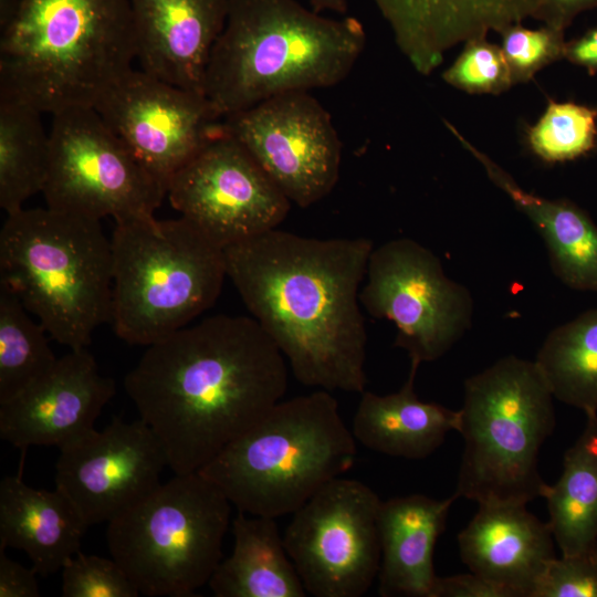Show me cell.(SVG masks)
I'll return each instance as SVG.
<instances>
[{"label": "cell", "mask_w": 597, "mask_h": 597, "mask_svg": "<svg viewBox=\"0 0 597 597\" xmlns=\"http://www.w3.org/2000/svg\"><path fill=\"white\" fill-rule=\"evenodd\" d=\"M554 396L534 360L509 355L464 381V440L454 495L480 504H527L546 484L538 453L553 432Z\"/></svg>", "instance_id": "cell-8"}, {"label": "cell", "mask_w": 597, "mask_h": 597, "mask_svg": "<svg viewBox=\"0 0 597 597\" xmlns=\"http://www.w3.org/2000/svg\"><path fill=\"white\" fill-rule=\"evenodd\" d=\"M124 388L175 474L198 472L282 400L285 358L252 316L213 315L147 346Z\"/></svg>", "instance_id": "cell-1"}, {"label": "cell", "mask_w": 597, "mask_h": 597, "mask_svg": "<svg viewBox=\"0 0 597 597\" xmlns=\"http://www.w3.org/2000/svg\"><path fill=\"white\" fill-rule=\"evenodd\" d=\"M381 500L365 483L338 476L293 514L283 541L307 594L360 597L378 576Z\"/></svg>", "instance_id": "cell-12"}, {"label": "cell", "mask_w": 597, "mask_h": 597, "mask_svg": "<svg viewBox=\"0 0 597 597\" xmlns=\"http://www.w3.org/2000/svg\"><path fill=\"white\" fill-rule=\"evenodd\" d=\"M88 525L59 489L38 490L21 474L0 482V547L23 551L38 575L62 569L81 547Z\"/></svg>", "instance_id": "cell-22"}, {"label": "cell", "mask_w": 597, "mask_h": 597, "mask_svg": "<svg viewBox=\"0 0 597 597\" xmlns=\"http://www.w3.org/2000/svg\"><path fill=\"white\" fill-rule=\"evenodd\" d=\"M231 502L199 472L175 474L108 522L111 556L139 594L190 597L222 559Z\"/></svg>", "instance_id": "cell-9"}, {"label": "cell", "mask_w": 597, "mask_h": 597, "mask_svg": "<svg viewBox=\"0 0 597 597\" xmlns=\"http://www.w3.org/2000/svg\"><path fill=\"white\" fill-rule=\"evenodd\" d=\"M500 34L513 84L526 83L543 67L564 59L565 30L545 24L528 29L516 23Z\"/></svg>", "instance_id": "cell-32"}, {"label": "cell", "mask_w": 597, "mask_h": 597, "mask_svg": "<svg viewBox=\"0 0 597 597\" xmlns=\"http://www.w3.org/2000/svg\"><path fill=\"white\" fill-rule=\"evenodd\" d=\"M115 390L87 348L70 349L49 373L0 402V437L23 451L31 446L61 449L95 429Z\"/></svg>", "instance_id": "cell-17"}, {"label": "cell", "mask_w": 597, "mask_h": 597, "mask_svg": "<svg viewBox=\"0 0 597 597\" xmlns=\"http://www.w3.org/2000/svg\"><path fill=\"white\" fill-rule=\"evenodd\" d=\"M233 548L208 585L217 597H305L298 573L275 519L238 512L232 521Z\"/></svg>", "instance_id": "cell-25"}, {"label": "cell", "mask_w": 597, "mask_h": 597, "mask_svg": "<svg viewBox=\"0 0 597 597\" xmlns=\"http://www.w3.org/2000/svg\"><path fill=\"white\" fill-rule=\"evenodd\" d=\"M448 128L479 160L488 177L513 201L542 235L554 274L568 287L597 292V224L585 210L566 199H548L524 190L486 154Z\"/></svg>", "instance_id": "cell-23"}, {"label": "cell", "mask_w": 597, "mask_h": 597, "mask_svg": "<svg viewBox=\"0 0 597 597\" xmlns=\"http://www.w3.org/2000/svg\"><path fill=\"white\" fill-rule=\"evenodd\" d=\"M359 300L375 318L396 327L395 346L410 362H433L443 356L470 328V291L449 279L439 258L409 238L374 248L368 259Z\"/></svg>", "instance_id": "cell-11"}, {"label": "cell", "mask_w": 597, "mask_h": 597, "mask_svg": "<svg viewBox=\"0 0 597 597\" xmlns=\"http://www.w3.org/2000/svg\"><path fill=\"white\" fill-rule=\"evenodd\" d=\"M531 150L543 161L563 163L589 153L597 140V108L574 102L549 101L527 129Z\"/></svg>", "instance_id": "cell-30"}, {"label": "cell", "mask_w": 597, "mask_h": 597, "mask_svg": "<svg viewBox=\"0 0 597 597\" xmlns=\"http://www.w3.org/2000/svg\"><path fill=\"white\" fill-rule=\"evenodd\" d=\"M310 7L315 12L332 11L345 14L348 10L347 0H310Z\"/></svg>", "instance_id": "cell-39"}, {"label": "cell", "mask_w": 597, "mask_h": 597, "mask_svg": "<svg viewBox=\"0 0 597 597\" xmlns=\"http://www.w3.org/2000/svg\"><path fill=\"white\" fill-rule=\"evenodd\" d=\"M356 454L336 399L317 389L277 402L198 472L239 512L276 519L350 470Z\"/></svg>", "instance_id": "cell-6"}, {"label": "cell", "mask_w": 597, "mask_h": 597, "mask_svg": "<svg viewBox=\"0 0 597 597\" xmlns=\"http://www.w3.org/2000/svg\"><path fill=\"white\" fill-rule=\"evenodd\" d=\"M418 367V363L410 362L408 379L397 392H362L352 432L367 449L421 460L434 452L450 431L459 430L460 410L418 398L415 391Z\"/></svg>", "instance_id": "cell-24"}, {"label": "cell", "mask_w": 597, "mask_h": 597, "mask_svg": "<svg viewBox=\"0 0 597 597\" xmlns=\"http://www.w3.org/2000/svg\"><path fill=\"white\" fill-rule=\"evenodd\" d=\"M167 197L222 249L276 229L292 203L224 130L172 176Z\"/></svg>", "instance_id": "cell-14"}, {"label": "cell", "mask_w": 597, "mask_h": 597, "mask_svg": "<svg viewBox=\"0 0 597 597\" xmlns=\"http://www.w3.org/2000/svg\"><path fill=\"white\" fill-rule=\"evenodd\" d=\"M135 157L167 188L172 176L223 133L210 100L132 69L93 106Z\"/></svg>", "instance_id": "cell-15"}, {"label": "cell", "mask_w": 597, "mask_h": 597, "mask_svg": "<svg viewBox=\"0 0 597 597\" xmlns=\"http://www.w3.org/2000/svg\"><path fill=\"white\" fill-rule=\"evenodd\" d=\"M457 499L454 494L444 500L410 494L381 501L377 520L380 596L431 597L436 542Z\"/></svg>", "instance_id": "cell-21"}, {"label": "cell", "mask_w": 597, "mask_h": 597, "mask_svg": "<svg viewBox=\"0 0 597 597\" xmlns=\"http://www.w3.org/2000/svg\"><path fill=\"white\" fill-rule=\"evenodd\" d=\"M431 597H513L498 584L474 573L438 577Z\"/></svg>", "instance_id": "cell-35"}, {"label": "cell", "mask_w": 597, "mask_h": 597, "mask_svg": "<svg viewBox=\"0 0 597 597\" xmlns=\"http://www.w3.org/2000/svg\"><path fill=\"white\" fill-rule=\"evenodd\" d=\"M564 59L587 69L590 73L597 72V27L566 42Z\"/></svg>", "instance_id": "cell-38"}, {"label": "cell", "mask_w": 597, "mask_h": 597, "mask_svg": "<svg viewBox=\"0 0 597 597\" xmlns=\"http://www.w3.org/2000/svg\"><path fill=\"white\" fill-rule=\"evenodd\" d=\"M597 8V0H537L533 18L565 30L579 13Z\"/></svg>", "instance_id": "cell-37"}, {"label": "cell", "mask_w": 597, "mask_h": 597, "mask_svg": "<svg viewBox=\"0 0 597 597\" xmlns=\"http://www.w3.org/2000/svg\"><path fill=\"white\" fill-rule=\"evenodd\" d=\"M0 31V97L41 113L93 107L136 60L129 0H20Z\"/></svg>", "instance_id": "cell-4"}, {"label": "cell", "mask_w": 597, "mask_h": 597, "mask_svg": "<svg viewBox=\"0 0 597 597\" xmlns=\"http://www.w3.org/2000/svg\"><path fill=\"white\" fill-rule=\"evenodd\" d=\"M29 314L19 297L0 284V402L23 391L57 360L48 332Z\"/></svg>", "instance_id": "cell-29"}, {"label": "cell", "mask_w": 597, "mask_h": 597, "mask_svg": "<svg viewBox=\"0 0 597 597\" xmlns=\"http://www.w3.org/2000/svg\"><path fill=\"white\" fill-rule=\"evenodd\" d=\"M38 573L4 554L0 547V597H39Z\"/></svg>", "instance_id": "cell-36"}, {"label": "cell", "mask_w": 597, "mask_h": 597, "mask_svg": "<svg viewBox=\"0 0 597 597\" xmlns=\"http://www.w3.org/2000/svg\"><path fill=\"white\" fill-rule=\"evenodd\" d=\"M373 242L279 228L224 248L227 276L301 384L363 392L367 332L360 311Z\"/></svg>", "instance_id": "cell-2"}, {"label": "cell", "mask_w": 597, "mask_h": 597, "mask_svg": "<svg viewBox=\"0 0 597 597\" xmlns=\"http://www.w3.org/2000/svg\"><path fill=\"white\" fill-rule=\"evenodd\" d=\"M55 488L76 506L88 526L109 522L161 483L165 451L140 418L119 417L59 449Z\"/></svg>", "instance_id": "cell-16"}, {"label": "cell", "mask_w": 597, "mask_h": 597, "mask_svg": "<svg viewBox=\"0 0 597 597\" xmlns=\"http://www.w3.org/2000/svg\"><path fill=\"white\" fill-rule=\"evenodd\" d=\"M441 77L470 94L495 95L514 85L501 46L489 42L486 36L464 42L463 50Z\"/></svg>", "instance_id": "cell-31"}, {"label": "cell", "mask_w": 597, "mask_h": 597, "mask_svg": "<svg viewBox=\"0 0 597 597\" xmlns=\"http://www.w3.org/2000/svg\"><path fill=\"white\" fill-rule=\"evenodd\" d=\"M129 1L140 70L205 94L208 62L226 24L229 0Z\"/></svg>", "instance_id": "cell-18"}, {"label": "cell", "mask_w": 597, "mask_h": 597, "mask_svg": "<svg viewBox=\"0 0 597 597\" xmlns=\"http://www.w3.org/2000/svg\"><path fill=\"white\" fill-rule=\"evenodd\" d=\"M564 454L563 472L544 499L548 524L563 556L590 554L597 542V412Z\"/></svg>", "instance_id": "cell-26"}, {"label": "cell", "mask_w": 597, "mask_h": 597, "mask_svg": "<svg viewBox=\"0 0 597 597\" xmlns=\"http://www.w3.org/2000/svg\"><path fill=\"white\" fill-rule=\"evenodd\" d=\"M111 323L117 337L149 346L218 300L224 249L184 217L115 222Z\"/></svg>", "instance_id": "cell-7"}, {"label": "cell", "mask_w": 597, "mask_h": 597, "mask_svg": "<svg viewBox=\"0 0 597 597\" xmlns=\"http://www.w3.org/2000/svg\"><path fill=\"white\" fill-rule=\"evenodd\" d=\"M223 130L301 208L327 197L338 181L342 143L331 115L308 92L281 94L224 116Z\"/></svg>", "instance_id": "cell-13"}, {"label": "cell", "mask_w": 597, "mask_h": 597, "mask_svg": "<svg viewBox=\"0 0 597 597\" xmlns=\"http://www.w3.org/2000/svg\"><path fill=\"white\" fill-rule=\"evenodd\" d=\"M33 106L0 97V207L8 214L42 192L50 164V134Z\"/></svg>", "instance_id": "cell-27"}, {"label": "cell", "mask_w": 597, "mask_h": 597, "mask_svg": "<svg viewBox=\"0 0 597 597\" xmlns=\"http://www.w3.org/2000/svg\"><path fill=\"white\" fill-rule=\"evenodd\" d=\"M139 591L112 557L78 551L62 567L64 597H137Z\"/></svg>", "instance_id": "cell-33"}, {"label": "cell", "mask_w": 597, "mask_h": 597, "mask_svg": "<svg viewBox=\"0 0 597 597\" xmlns=\"http://www.w3.org/2000/svg\"><path fill=\"white\" fill-rule=\"evenodd\" d=\"M46 207L115 222L154 217L167 187L135 157L92 106L53 114Z\"/></svg>", "instance_id": "cell-10"}, {"label": "cell", "mask_w": 597, "mask_h": 597, "mask_svg": "<svg viewBox=\"0 0 597 597\" xmlns=\"http://www.w3.org/2000/svg\"><path fill=\"white\" fill-rule=\"evenodd\" d=\"M590 555L594 558V561L597 563V542H596Z\"/></svg>", "instance_id": "cell-41"}, {"label": "cell", "mask_w": 597, "mask_h": 597, "mask_svg": "<svg viewBox=\"0 0 597 597\" xmlns=\"http://www.w3.org/2000/svg\"><path fill=\"white\" fill-rule=\"evenodd\" d=\"M20 0H0V29L4 28L14 15Z\"/></svg>", "instance_id": "cell-40"}, {"label": "cell", "mask_w": 597, "mask_h": 597, "mask_svg": "<svg viewBox=\"0 0 597 597\" xmlns=\"http://www.w3.org/2000/svg\"><path fill=\"white\" fill-rule=\"evenodd\" d=\"M0 284L48 334L87 348L111 321L113 254L100 220L46 208L8 214L0 231Z\"/></svg>", "instance_id": "cell-5"}, {"label": "cell", "mask_w": 597, "mask_h": 597, "mask_svg": "<svg viewBox=\"0 0 597 597\" xmlns=\"http://www.w3.org/2000/svg\"><path fill=\"white\" fill-rule=\"evenodd\" d=\"M534 362L555 399L597 412V307L552 329Z\"/></svg>", "instance_id": "cell-28"}, {"label": "cell", "mask_w": 597, "mask_h": 597, "mask_svg": "<svg viewBox=\"0 0 597 597\" xmlns=\"http://www.w3.org/2000/svg\"><path fill=\"white\" fill-rule=\"evenodd\" d=\"M554 536L525 504H480L458 535L460 556L469 569L507 589L513 597H532L534 587L555 558Z\"/></svg>", "instance_id": "cell-20"}, {"label": "cell", "mask_w": 597, "mask_h": 597, "mask_svg": "<svg viewBox=\"0 0 597 597\" xmlns=\"http://www.w3.org/2000/svg\"><path fill=\"white\" fill-rule=\"evenodd\" d=\"M532 597H597V563L590 554L553 558Z\"/></svg>", "instance_id": "cell-34"}, {"label": "cell", "mask_w": 597, "mask_h": 597, "mask_svg": "<svg viewBox=\"0 0 597 597\" xmlns=\"http://www.w3.org/2000/svg\"><path fill=\"white\" fill-rule=\"evenodd\" d=\"M366 45L362 22L296 0H229L207 66L205 94L224 117L290 92L334 86Z\"/></svg>", "instance_id": "cell-3"}, {"label": "cell", "mask_w": 597, "mask_h": 597, "mask_svg": "<svg viewBox=\"0 0 597 597\" xmlns=\"http://www.w3.org/2000/svg\"><path fill=\"white\" fill-rule=\"evenodd\" d=\"M389 24L396 44L422 75L461 42L501 33L534 15L537 0H371Z\"/></svg>", "instance_id": "cell-19"}]
</instances>
